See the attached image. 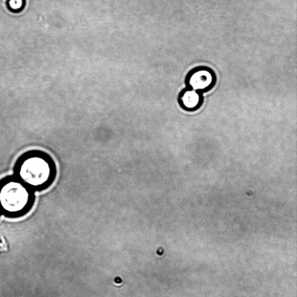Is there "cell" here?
Returning <instances> with one entry per match:
<instances>
[{
    "label": "cell",
    "mask_w": 297,
    "mask_h": 297,
    "mask_svg": "<svg viewBox=\"0 0 297 297\" xmlns=\"http://www.w3.org/2000/svg\"><path fill=\"white\" fill-rule=\"evenodd\" d=\"M178 103L183 111L194 112L202 108L204 103V94L194 89L185 87L179 92Z\"/></svg>",
    "instance_id": "4"
},
{
    "label": "cell",
    "mask_w": 297,
    "mask_h": 297,
    "mask_svg": "<svg viewBox=\"0 0 297 297\" xmlns=\"http://www.w3.org/2000/svg\"><path fill=\"white\" fill-rule=\"evenodd\" d=\"M34 191L16 176L0 181V210L9 218H19L31 211L35 203Z\"/></svg>",
    "instance_id": "2"
},
{
    "label": "cell",
    "mask_w": 297,
    "mask_h": 297,
    "mask_svg": "<svg viewBox=\"0 0 297 297\" xmlns=\"http://www.w3.org/2000/svg\"><path fill=\"white\" fill-rule=\"evenodd\" d=\"M9 250V245L8 240L4 237L0 236V256L3 254L8 252Z\"/></svg>",
    "instance_id": "5"
},
{
    "label": "cell",
    "mask_w": 297,
    "mask_h": 297,
    "mask_svg": "<svg viewBox=\"0 0 297 297\" xmlns=\"http://www.w3.org/2000/svg\"><path fill=\"white\" fill-rule=\"evenodd\" d=\"M14 170L15 176L33 191L47 189L56 176L54 161L42 151L25 153L16 162Z\"/></svg>",
    "instance_id": "1"
},
{
    "label": "cell",
    "mask_w": 297,
    "mask_h": 297,
    "mask_svg": "<svg viewBox=\"0 0 297 297\" xmlns=\"http://www.w3.org/2000/svg\"><path fill=\"white\" fill-rule=\"evenodd\" d=\"M2 214L1 212V210H0V215H1Z\"/></svg>",
    "instance_id": "7"
},
{
    "label": "cell",
    "mask_w": 297,
    "mask_h": 297,
    "mask_svg": "<svg viewBox=\"0 0 297 297\" xmlns=\"http://www.w3.org/2000/svg\"><path fill=\"white\" fill-rule=\"evenodd\" d=\"M23 5V0H9V1L10 8H11L13 10L21 9Z\"/></svg>",
    "instance_id": "6"
},
{
    "label": "cell",
    "mask_w": 297,
    "mask_h": 297,
    "mask_svg": "<svg viewBox=\"0 0 297 297\" xmlns=\"http://www.w3.org/2000/svg\"><path fill=\"white\" fill-rule=\"evenodd\" d=\"M216 82L217 77L215 71L207 66L195 67L187 73L185 79L186 87L203 94L214 88Z\"/></svg>",
    "instance_id": "3"
}]
</instances>
